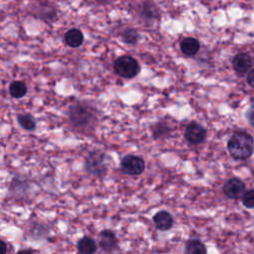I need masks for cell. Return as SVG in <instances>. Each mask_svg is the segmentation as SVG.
Wrapping results in <instances>:
<instances>
[{"instance_id": "cell-1", "label": "cell", "mask_w": 254, "mask_h": 254, "mask_svg": "<svg viewBox=\"0 0 254 254\" xmlns=\"http://www.w3.org/2000/svg\"><path fill=\"white\" fill-rule=\"evenodd\" d=\"M67 117L70 126L79 133L89 135L97 125L98 115L96 109L86 102L71 104L67 110Z\"/></svg>"}, {"instance_id": "cell-2", "label": "cell", "mask_w": 254, "mask_h": 254, "mask_svg": "<svg viewBox=\"0 0 254 254\" xmlns=\"http://www.w3.org/2000/svg\"><path fill=\"white\" fill-rule=\"evenodd\" d=\"M227 150L234 160H247L254 152V139L245 131H236L227 141Z\"/></svg>"}, {"instance_id": "cell-3", "label": "cell", "mask_w": 254, "mask_h": 254, "mask_svg": "<svg viewBox=\"0 0 254 254\" xmlns=\"http://www.w3.org/2000/svg\"><path fill=\"white\" fill-rule=\"evenodd\" d=\"M84 169L92 177L101 178L105 176L108 171L106 154L98 150L89 152L84 161Z\"/></svg>"}, {"instance_id": "cell-4", "label": "cell", "mask_w": 254, "mask_h": 254, "mask_svg": "<svg viewBox=\"0 0 254 254\" xmlns=\"http://www.w3.org/2000/svg\"><path fill=\"white\" fill-rule=\"evenodd\" d=\"M113 68L115 73L119 76L123 78H133L139 73L140 64L135 58L124 55L115 60Z\"/></svg>"}, {"instance_id": "cell-5", "label": "cell", "mask_w": 254, "mask_h": 254, "mask_svg": "<svg viewBox=\"0 0 254 254\" xmlns=\"http://www.w3.org/2000/svg\"><path fill=\"white\" fill-rule=\"evenodd\" d=\"M122 172L129 176H139L145 171V161L136 155H126L120 163Z\"/></svg>"}, {"instance_id": "cell-6", "label": "cell", "mask_w": 254, "mask_h": 254, "mask_svg": "<svg viewBox=\"0 0 254 254\" xmlns=\"http://www.w3.org/2000/svg\"><path fill=\"white\" fill-rule=\"evenodd\" d=\"M206 129L197 122H190L185 129V139L190 145H199L206 139Z\"/></svg>"}, {"instance_id": "cell-7", "label": "cell", "mask_w": 254, "mask_h": 254, "mask_svg": "<svg viewBox=\"0 0 254 254\" xmlns=\"http://www.w3.org/2000/svg\"><path fill=\"white\" fill-rule=\"evenodd\" d=\"M222 191L224 195L230 199L241 198L246 191V187L243 181L238 178H231L227 180L223 187Z\"/></svg>"}, {"instance_id": "cell-8", "label": "cell", "mask_w": 254, "mask_h": 254, "mask_svg": "<svg viewBox=\"0 0 254 254\" xmlns=\"http://www.w3.org/2000/svg\"><path fill=\"white\" fill-rule=\"evenodd\" d=\"M138 14L140 18L146 23H152L158 20L161 15L160 9L154 2L150 0H145L140 3L138 7Z\"/></svg>"}, {"instance_id": "cell-9", "label": "cell", "mask_w": 254, "mask_h": 254, "mask_svg": "<svg viewBox=\"0 0 254 254\" xmlns=\"http://www.w3.org/2000/svg\"><path fill=\"white\" fill-rule=\"evenodd\" d=\"M33 10L34 17L45 22H53L57 18V9L48 1H38Z\"/></svg>"}, {"instance_id": "cell-10", "label": "cell", "mask_w": 254, "mask_h": 254, "mask_svg": "<svg viewBox=\"0 0 254 254\" xmlns=\"http://www.w3.org/2000/svg\"><path fill=\"white\" fill-rule=\"evenodd\" d=\"M232 66L239 75H244L251 70L252 59L246 53H239L232 59Z\"/></svg>"}, {"instance_id": "cell-11", "label": "cell", "mask_w": 254, "mask_h": 254, "mask_svg": "<svg viewBox=\"0 0 254 254\" xmlns=\"http://www.w3.org/2000/svg\"><path fill=\"white\" fill-rule=\"evenodd\" d=\"M117 245H118V240L114 231L110 229H104L100 232L99 246L104 252L111 253L117 248Z\"/></svg>"}, {"instance_id": "cell-12", "label": "cell", "mask_w": 254, "mask_h": 254, "mask_svg": "<svg viewBox=\"0 0 254 254\" xmlns=\"http://www.w3.org/2000/svg\"><path fill=\"white\" fill-rule=\"evenodd\" d=\"M153 222L157 229L161 231H167L174 225V217L167 210H160L153 216Z\"/></svg>"}, {"instance_id": "cell-13", "label": "cell", "mask_w": 254, "mask_h": 254, "mask_svg": "<svg viewBox=\"0 0 254 254\" xmlns=\"http://www.w3.org/2000/svg\"><path fill=\"white\" fill-rule=\"evenodd\" d=\"M180 49L185 56L192 57L198 53L200 49V43L195 38L187 37L181 41Z\"/></svg>"}, {"instance_id": "cell-14", "label": "cell", "mask_w": 254, "mask_h": 254, "mask_svg": "<svg viewBox=\"0 0 254 254\" xmlns=\"http://www.w3.org/2000/svg\"><path fill=\"white\" fill-rule=\"evenodd\" d=\"M64 42L70 48H78L82 45L84 37L82 32L79 29L72 28L65 32L64 34Z\"/></svg>"}, {"instance_id": "cell-15", "label": "cell", "mask_w": 254, "mask_h": 254, "mask_svg": "<svg viewBox=\"0 0 254 254\" xmlns=\"http://www.w3.org/2000/svg\"><path fill=\"white\" fill-rule=\"evenodd\" d=\"M76 247L80 254H94L97 250V246L94 239H92L89 236L81 237L77 241Z\"/></svg>"}, {"instance_id": "cell-16", "label": "cell", "mask_w": 254, "mask_h": 254, "mask_svg": "<svg viewBox=\"0 0 254 254\" xmlns=\"http://www.w3.org/2000/svg\"><path fill=\"white\" fill-rule=\"evenodd\" d=\"M186 254H207V249L199 239H190L186 243Z\"/></svg>"}, {"instance_id": "cell-17", "label": "cell", "mask_w": 254, "mask_h": 254, "mask_svg": "<svg viewBox=\"0 0 254 254\" xmlns=\"http://www.w3.org/2000/svg\"><path fill=\"white\" fill-rule=\"evenodd\" d=\"M28 91L27 85L24 81L21 80H14L9 85V93L13 98H22L26 95Z\"/></svg>"}, {"instance_id": "cell-18", "label": "cell", "mask_w": 254, "mask_h": 254, "mask_svg": "<svg viewBox=\"0 0 254 254\" xmlns=\"http://www.w3.org/2000/svg\"><path fill=\"white\" fill-rule=\"evenodd\" d=\"M17 121L19 123V125L28 131H33L36 129L37 123L36 120L34 118V116L30 113H21L18 114L17 116Z\"/></svg>"}, {"instance_id": "cell-19", "label": "cell", "mask_w": 254, "mask_h": 254, "mask_svg": "<svg viewBox=\"0 0 254 254\" xmlns=\"http://www.w3.org/2000/svg\"><path fill=\"white\" fill-rule=\"evenodd\" d=\"M172 129L164 122H158L152 127V134L155 139H162L169 136Z\"/></svg>"}, {"instance_id": "cell-20", "label": "cell", "mask_w": 254, "mask_h": 254, "mask_svg": "<svg viewBox=\"0 0 254 254\" xmlns=\"http://www.w3.org/2000/svg\"><path fill=\"white\" fill-rule=\"evenodd\" d=\"M121 39L125 44L135 45L138 43V41L140 39V34L136 29L128 28L123 31V33L121 35Z\"/></svg>"}, {"instance_id": "cell-21", "label": "cell", "mask_w": 254, "mask_h": 254, "mask_svg": "<svg viewBox=\"0 0 254 254\" xmlns=\"http://www.w3.org/2000/svg\"><path fill=\"white\" fill-rule=\"evenodd\" d=\"M242 203L247 208H254V190H248L241 197Z\"/></svg>"}, {"instance_id": "cell-22", "label": "cell", "mask_w": 254, "mask_h": 254, "mask_svg": "<svg viewBox=\"0 0 254 254\" xmlns=\"http://www.w3.org/2000/svg\"><path fill=\"white\" fill-rule=\"evenodd\" d=\"M245 117L246 120L248 121V123L254 128V104L250 105V107H248V109L245 112Z\"/></svg>"}, {"instance_id": "cell-23", "label": "cell", "mask_w": 254, "mask_h": 254, "mask_svg": "<svg viewBox=\"0 0 254 254\" xmlns=\"http://www.w3.org/2000/svg\"><path fill=\"white\" fill-rule=\"evenodd\" d=\"M247 83L254 88V68L247 73Z\"/></svg>"}, {"instance_id": "cell-24", "label": "cell", "mask_w": 254, "mask_h": 254, "mask_svg": "<svg viewBox=\"0 0 254 254\" xmlns=\"http://www.w3.org/2000/svg\"><path fill=\"white\" fill-rule=\"evenodd\" d=\"M1 246H2V254H7V244L5 241H1Z\"/></svg>"}, {"instance_id": "cell-25", "label": "cell", "mask_w": 254, "mask_h": 254, "mask_svg": "<svg viewBox=\"0 0 254 254\" xmlns=\"http://www.w3.org/2000/svg\"><path fill=\"white\" fill-rule=\"evenodd\" d=\"M16 254H33V252L29 249H21Z\"/></svg>"}, {"instance_id": "cell-26", "label": "cell", "mask_w": 254, "mask_h": 254, "mask_svg": "<svg viewBox=\"0 0 254 254\" xmlns=\"http://www.w3.org/2000/svg\"><path fill=\"white\" fill-rule=\"evenodd\" d=\"M95 3L97 4H101V5H104V4H107L110 0H93Z\"/></svg>"}]
</instances>
